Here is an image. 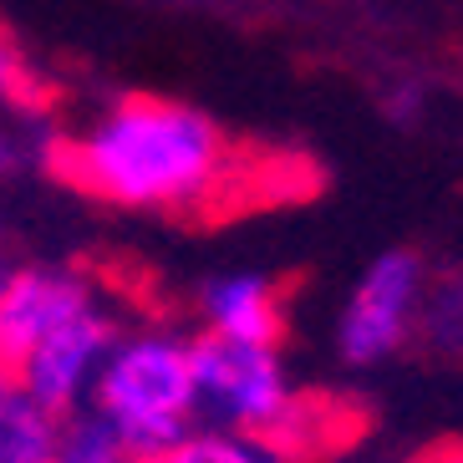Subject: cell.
<instances>
[{
  "label": "cell",
  "mask_w": 463,
  "mask_h": 463,
  "mask_svg": "<svg viewBox=\"0 0 463 463\" xmlns=\"http://www.w3.org/2000/svg\"><path fill=\"white\" fill-rule=\"evenodd\" d=\"M61 428V418L36 408L11 382H0V463H56Z\"/></svg>",
  "instance_id": "cell-9"
},
{
  "label": "cell",
  "mask_w": 463,
  "mask_h": 463,
  "mask_svg": "<svg viewBox=\"0 0 463 463\" xmlns=\"http://www.w3.org/2000/svg\"><path fill=\"white\" fill-rule=\"evenodd\" d=\"M422 311V260L412 250H387L356 275L336 316V352L352 367H377L402 352Z\"/></svg>",
  "instance_id": "cell-4"
},
{
  "label": "cell",
  "mask_w": 463,
  "mask_h": 463,
  "mask_svg": "<svg viewBox=\"0 0 463 463\" xmlns=\"http://www.w3.org/2000/svg\"><path fill=\"white\" fill-rule=\"evenodd\" d=\"M199 321H204V336L280 346V336H286V290L275 286L270 275L224 270L199 286Z\"/></svg>",
  "instance_id": "cell-7"
},
{
  "label": "cell",
  "mask_w": 463,
  "mask_h": 463,
  "mask_svg": "<svg viewBox=\"0 0 463 463\" xmlns=\"http://www.w3.org/2000/svg\"><path fill=\"white\" fill-rule=\"evenodd\" d=\"M356 433V412H346L331 392H290L286 412L255 438L270 463H306L341 449Z\"/></svg>",
  "instance_id": "cell-8"
},
{
  "label": "cell",
  "mask_w": 463,
  "mask_h": 463,
  "mask_svg": "<svg viewBox=\"0 0 463 463\" xmlns=\"http://www.w3.org/2000/svg\"><path fill=\"white\" fill-rule=\"evenodd\" d=\"M21 77H26V71H21V61H15V52L0 42V97H15V92H21Z\"/></svg>",
  "instance_id": "cell-12"
},
{
  "label": "cell",
  "mask_w": 463,
  "mask_h": 463,
  "mask_svg": "<svg viewBox=\"0 0 463 463\" xmlns=\"http://www.w3.org/2000/svg\"><path fill=\"white\" fill-rule=\"evenodd\" d=\"M92 418L108 428L128 453H148L199 412V382H194V336L178 331H118L102 372L92 382Z\"/></svg>",
  "instance_id": "cell-2"
},
{
  "label": "cell",
  "mask_w": 463,
  "mask_h": 463,
  "mask_svg": "<svg viewBox=\"0 0 463 463\" xmlns=\"http://www.w3.org/2000/svg\"><path fill=\"white\" fill-rule=\"evenodd\" d=\"M112 341H118V321L102 306H87L82 316L61 321L5 382L15 392H26L36 408L67 422L92 397V382L102 372V356L112 352Z\"/></svg>",
  "instance_id": "cell-5"
},
{
  "label": "cell",
  "mask_w": 463,
  "mask_h": 463,
  "mask_svg": "<svg viewBox=\"0 0 463 463\" xmlns=\"http://www.w3.org/2000/svg\"><path fill=\"white\" fill-rule=\"evenodd\" d=\"M194 382H199V412L214 418V428L260 438L290 402V377L280 362V346L224 336H194Z\"/></svg>",
  "instance_id": "cell-3"
},
{
  "label": "cell",
  "mask_w": 463,
  "mask_h": 463,
  "mask_svg": "<svg viewBox=\"0 0 463 463\" xmlns=\"http://www.w3.org/2000/svg\"><path fill=\"white\" fill-rule=\"evenodd\" d=\"M56 463H137V458L108 433V428H102V422L92 418V412H87V418H67V428H61V449H56Z\"/></svg>",
  "instance_id": "cell-11"
},
{
  "label": "cell",
  "mask_w": 463,
  "mask_h": 463,
  "mask_svg": "<svg viewBox=\"0 0 463 463\" xmlns=\"http://www.w3.org/2000/svg\"><path fill=\"white\" fill-rule=\"evenodd\" d=\"M97 306L92 286L61 265H26L0 275V377H11L61 321Z\"/></svg>",
  "instance_id": "cell-6"
},
{
  "label": "cell",
  "mask_w": 463,
  "mask_h": 463,
  "mask_svg": "<svg viewBox=\"0 0 463 463\" xmlns=\"http://www.w3.org/2000/svg\"><path fill=\"white\" fill-rule=\"evenodd\" d=\"M418 463H463V443H438V449H428Z\"/></svg>",
  "instance_id": "cell-13"
},
{
  "label": "cell",
  "mask_w": 463,
  "mask_h": 463,
  "mask_svg": "<svg viewBox=\"0 0 463 463\" xmlns=\"http://www.w3.org/2000/svg\"><path fill=\"white\" fill-rule=\"evenodd\" d=\"M82 194L137 214H199L234 184L240 153L209 112L174 97H123L56 148Z\"/></svg>",
  "instance_id": "cell-1"
},
{
  "label": "cell",
  "mask_w": 463,
  "mask_h": 463,
  "mask_svg": "<svg viewBox=\"0 0 463 463\" xmlns=\"http://www.w3.org/2000/svg\"><path fill=\"white\" fill-rule=\"evenodd\" d=\"M137 463H270V453L230 428H184L178 438L137 453Z\"/></svg>",
  "instance_id": "cell-10"
},
{
  "label": "cell",
  "mask_w": 463,
  "mask_h": 463,
  "mask_svg": "<svg viewBox=\"0 0 463 463\" xmlns=\"http://www.w3.org/2000/svg\"><path fill=\"white\" fill-rule=\"evenodd\" d=\"M0 382H5V377H0Z\"/></svg>",
  "instance_id": "cell-14"
}]
</instances>
